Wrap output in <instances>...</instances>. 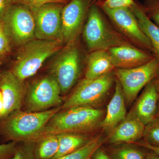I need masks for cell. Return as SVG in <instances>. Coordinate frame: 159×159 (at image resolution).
<instances>
[{
  "mask_svg": "<svg viewBox=\"0 0 159 159\" xmlns=\"http://www.w3.org/2000/svg\"><path fill=\"white\" fill-rule=\"evenodd\" d=\"M60 110V106L41 112L15 111L0 119V134L6 141L35 143L46 124Z\"/></svg>",
  "mask_w": 159,
  "mask_h": 159,
  "instance_id": "obj_1",
  "label": "cell"
},
{
  "mask_svg": "<svg viewBox=\"0 0 159 159\" xmlns=\"http://www.w3.org/2000/svg\"><path fill=\"white\" fill-rule=\"evenodd\" d=\"M104 117V111L91 107H75L60 110L46 124L38 141L50 134H87L99 127Z\"/></svg>",
  "mask_w": 159,
  "mask_h": 159,
  "instance_id": "obj_2",
  "label": "cell"
},
{
  "mask_svg": "<svg viewBox=\"0 0 159 159\" xmlns=\"http://www.w3.org/2000/svg\"><path fill=\"white\" fill-rule=\"evenodd\" d=\"M82 31L83 38L89 53L133 45L111 25L96 2L90 8Z\"/></svg>",
  "mask_w": 159,
  "mask_h": 159,
  "instance_id": "obj_3",
  "label": "cell"
},
{
  "mask_svg": "<svg viewBox=\"0 0 159 159\" xmlns=\"http://www.w3.org/2000/svg\"><path fill=\"white\" fill-rule=\"evenodd\" d=\"M63 44L58 40H31L21 46L10 70L25 81L36 74L46 60L62 48Z\"/></svg>",
  "mask_w": 159,
  "mask_h": 159,
  "instance_id": "obj_4",
  "label": "cell"
},
{
  "mask_svg": "<svg viewBox=\"0 0 159 159\" xmlns=\"http://www.w3.org/2000/svg\"><path fill=\"white\" fill-rule=\"evenodd\" d=\"M51 67V74L58 83L61 94L75 85L81 74L82 57L78 38L66 44L58 52Z\"/></svg>",
  "mask_w": 159,
  "mask_h": 159,
  "instance_id": "obj_5",
  "label": "cell"
},
{
  "mask_svg": "<svg viewBox=\"0 0 159 159\" xmlns=\"http://www.w3.org/2000/svg\"><path fill=\"white\" fill-rule=\"evenodd\" d=\"M116 78L114 71L95 79L84 78L61 106V110L78 106L96 107L105 98Z\"/></svg>",
  "mask_w": 159,
  "mask_h": 159,
  "instance_id": "obj_6",
  "label": "cell"
},
{
  "mask_svg": "<svg viewBox=\"0 0 159 159\" xmlns=\"http://www.w3.org/2000/svg\"><path fill=\"white\" fill-rule=\"evenodd\" d=\"M61 93L58 83L51 74L34 81L27 90L26 111L41 112L60 106Z\"/></svg>",
  "mask_w": 159,
  "mask_h": 159,
  "instance_id": "obj_7",
  "label": "cell"
},
{
  "mask_svg": "<svg viewBox=\"0 0 159 159\" xmlns=\"http://www.w3.org/2000/svg\"><path fill=\"white\" fill-rule=\"evenodd\" d=\"M115 76L124 93L126 105L136 99L142 89L159 74V62L155 58L143 65L129 69H115Z\"/></svg>",
  "mask_w": 159,
  "mask_h": 159,
  "instance_id": "obj_8",
  "label": "cell"
},
{
  "mask_svg": "<svg viewBox=\"0 0 159 159\" xmlns=\"http://www.w3.org/2000/svg\"><path fill=\"white\" fill-rule=\"evenodd\" d=\"M2 22L11 43L22 46L36 39L34 16L28 6L13 4Z\"/></svg>",
  "mask_w": 159,
  "mask_h": 159,
  "instance_id": "obj_9",
  "label": "cell"
},
{
  "mask_svg": "<svg viewBox=\"0 0 159 159\" xmlns=\"http://www.w3.org/2000/svg\"><path fill=\"white\" fill-rule=\"evenodd\" d=\"M100 8L117 31L133 45L153 54L150 41L142 31L130 8Z\"/></svg>",
  "mask_w": 159,
  "mask_h": 159,
  "instance_id": "obj_10",
  "label": "cell"
},
{
  "mask_svg": "<svg viewBox=\"0 0 159 159\" xmlns=\"http://www.w3.org/2000/svg\"><path fill=\"white\" fill-rule=\"evenodd\" d=\"M61 3H51L31 7L35 23V38L62 42Z\"/></svg>",
  "mask_w": 159,
  "mask_h": 159,
  "instance_id": "obj_11",
  "label": "cell"
},
{
  "mask_svg": "<svg viewBox=\"0 0 159 159\" xmlns=\"http://www.w3.org/2000/svg\"><path fill=\"white\" fill-rule=\"evenodd\" d=\"M96 0H70L61 12L62 39L64 43L79 37L90 8Z\"/></svg>",
  "mask_w": 159,
  "mask_h": 159,
  "instance_id": "obj_12",
  "label": "cell"
},
{
  "mask_svg": "<svg viewBox=\"0 0 159 159\" xmlns=\"http://www.w3.org/2000/svg\"><path fill=\"white\" fill-rule=\"evenodd\" d=\"M0 91L4 100V109L0 115V119H2L21 110L27 90L24 81L17 78L11 70H8L0 73Z\"/></svg>",
  "mask_w": 159,
  "mask_h": 159,
  "instance_id": "obj_13",
  "label": "cell"
},
{
  "mask_svg": "<svg viewBox=\"0 0 159 159\" xmlns=\"http://www.w3.org/2000/svg\"><path fill=\"white\" fill-rule=\"evenodd\" d=\"M107 51L116 69L134 68L155 58L152 53L133 45L115 47Z\"/></svg>",
  "mask_w": 159,
  "mask_h": 159,
  "instance_id": "obj_14",
  "label": "cell"
},
{
  "mask_svg": "<svg viewBox=\"0 0 159 159\" xmlns=\"http://www.w3.org/2000/svg\"><path fill=\"white\" fill-rule=\"evenodd\" d=\"M145 125L130 111L125 119L109 134V144H134L143 139Z\"/></svg>",
  "mask_w": 159,
  "mask_h": 159,
  "instance_id": "obj_15",
  "label": "cell"
},
{
  "mask_svg": "<svg viewBox=\"0 0 159 159\" xmlns=\"http://www.w3.org/2000/svg\"><path fill=\"white\" fill-rule=\"evenodd\" d=\"M159 101V94L153 80L145 86L130 111L145 126L157 116Z\"/></svg>",
  "mask_w": 159,
  "mask_h": 159,
  "instance_id": "obj_16",
  "label": "cell"
},
{
  "mask_svg": "<svg viewBox=\"0 0 159 159\" xmlns=\"http://www.w3.org/2000/svg\"><path fill=\"white\" fill-rule=\"evenodd\" d=\"M124 93L119 80L116 78L113 96L107 106L106 114L99 127L110 133L127 115Z\"/></svg>",
  "mask_w": 159,
  "mask_h": 159,
  "instance_id": "obj_17",
  "label": "cell"
},
{
  "mask_svg": "<svg viewBox=\"0 0 159 159\" xmlns=\"http://www.w3.org/2000/svg\"><path fill=\"white\" fill-rule=\"evenodd\" d=\"M115 69L107 50L93 51L87 57L84 78L96 79L112 72Z\"/></svg>",
  "mask_w": 159,
  "mask_h": 159,
  "instance_id": "obj_18",
  "label": "cell"
},
{
  "mask_svg": "<svg viewBox=\"0 0 159 159\" xmlns=\"http://www.w3.org/2000/svg\"><path fill=\"white\" fill-rule=\"evenodd\" d=\"M130 9L136 18L139 26L150 41L155 57L159 62V28L147 16L142 5L135 1Z\"/></svg>",
  "mask_w": 159,
  "mask_h": 159,
  "instance_id": "obj_19",
  "label": "cell"
},
{
  "mask_svg": "<svg viewBox=\"0 0 159 159\" xmlns=\"http://www.w3.org/2000/svg\"><path fill=\"white\" fill-rule=\"evenodd\" d=\"M57 135L59 139V148L52 159L58 158L77 150L93 139V137L85 134L62 133Z\"/></svg>",
  "mask_w": 159,
  "mask_h": 159,
  "instance_id": "obj_20",
  "label": "cell"
},
{
  "mask_svg": "<svg viewBox=\"0 0 159 159\" xmlns=\"http://www.w3.org/2000/svg\"><path fill=\"white\" fill-rule=\"evenodd\" d=\"M59 148L57 134H50L43 137L35 143L34 151L37 159H52Z\"/></svg>",
  "mask_w": 159,
  "mask_h": 159,
  "instance_id": "obj_21",
  "label": "cell"
},
{
  "mask_svg": "<svg viewBox=\"0 0 159 159\" xmlns=\"http://www.w3.org/2000/svg\"><path fill=\"white\" fill-rule=\"evenodd\" d=\"M111 148L108 153L111 159H145V153L132 144H120Z\"/></svg>",
  "mask_w": 159,
  "mask_h": 159,
  "instance_id": "obj_22",
  "label": "cell"
},
{
  "mask_svg": "<svg viewBox=\"0 0 159 159\" xmlns=\"http://www.w3.org/2000/svg\"><path fill=\"white\" fill-rule=\"evenodd\" d=\"M105 140L102 137L93 138L90 141L77 150L56 159H91L95 152L101 147Z\"/></svg>",
  "mask_w": 159,
  "mask_h": 159,
  "instance_id": "obj_23",
  "label": "cell"
},
{
  "mask_svg": "<svg viewBox=\"0 0 159 159\" xmlns=\"http://www.w3.org/2000/svg\"><path fill=\"white\" fill-rule=\"evenodd\" d=\"M143 139L151 145L159 146V116L145 125Z\"/></svg>",
  "mask_w": 159,
  "mask_h": 159,
  "instance_id": "obj_24",
  "label": "cell"
},
{
  "mask_svg": "<svg viewBox=\"0 0 159 159\" xmlns=\"http://www.w3.org/2000/svg\"><path fill=\"white\" fill-rule=\"evenodd\" d=\"M34 142H24L17 146L11 159H37L34 151Z\"/></svg>",
  "mask_w": 159,
  "mask_h": 159,
  "instance_id": "obj_25",
  "label": "cell"
},
{
  "mask_svg": "<svg viewBox=\"0 0 159 159\" xmlns=\"http://www.w3.org/2000/svg\"><path fill=\"white\" fill-rule=\"evenodd\" d=\"M142 6L147 16L159 28V0H145Z\"/></svg>",
  "mask_w": 159,
  "mask_h": 159,
  "instance_id": "obj_26",
  "label": "cell"
},
{
  "mask_svg": "<svg viewBox=\"0 0 159 159\" xmlns=\"http://www.w3.org/2000/svg\"><path fill=\"white\" fill-rule=\"evenodd\" d=\"M134 2V0H104L102 2L97 3L100 8L116 9L130 8Z\"/></svg>",
  "mask_w": 159,
  "mask_h": 159,
  "instance_id": "obj_27",
  "label": "cell"
},
{
  "mask_svg": "<svg viewBox=\"0 0 159 159\" xmlns=\"http://www.w3.org/2000/svg\"><path fill=\"white\" fill-rule=\"evenodd\" d=\"M11 44L5 31L2 21H0V58L6 57L10 53Z\"/></svg>",
  "mask_w": 159,
  "mask_h": 159,
  "instance_id": "obj_28",
  "label": "cell"
},
{
  "mask_svg": "<svg viewBox=\"0 0 159 159\" xmlns=\"http://www.w3.org/2000/svg\"><path fill=\"white\" fill-rule=\"evenodd\" d=\"M69 0H12L13 4H20L31 7H38L51 3H58L63 4L68 2Z\"/></svg>",
  "mask_w": 159,
  "mask_h": 159,
  "instance_id": "obj_29",
  "label": "cell"
},
{
  "mask_svg": "<svg viewBox=\"0 0 159 159\" xmlns=\"http://www.w3.org/2000/svg\"><path fill=\"white\" fill-rule=\"evenodd\" d=\"M17 143L11 142L0 145V159H11L16 149Z\"/></svg>",
  "mask_w": 159,
  "mask_h": 159,
  "instance_id": "obj_30",
  "label": "cell"
},
{
  "mask_svg": "<svg viewBox=\"0 0 159 159\" xmlns=\"http://www.w3.org/2000/svg\"><path fill=\"white\" fill-rule=\"evenodd\" d=\"M12 0H0V21H3L11 6L13 5Z\"/></svg>",
  "mask_w": 159,
  "mask_h": 159,
  "instance_id": "obj_31",
  "label": "cell"
},
{
  "mask_svg": "<svg viewBox=\"0 0 159 159\" xmlns=\"http://www.w3.org/2000/svg\"><path fill=\"white\" fill-rule=\"evenodd\" d=\"M134 144L137 145L138 146H140V147H143L145 149H148L150 151L152 152L159 156V146H153V145L148 144L147 142H144V141L142 142H137Z\"/></svg>",
  "mask_w": 159,
  "mask_h": 159,
  "instance_id": "obj_32",
  "label": "cell"
},
{
  "mask_svg": "<svg viewBox=\"0 0 159 159\" xmlns=\"http://www.w3.org/2000/svg\"><path fill=\"white\" fill-rule=\"evenodd\" d=\"M91 159H111L107 152L102 149L101 147H99L95 152Z\"/></svg>",
  "mask_w": 159,
  "mask_h": 159,
  "instance_id": "obj_33",
  "label": "cell"
},
{
  "mask_svg": "<svg viewBox=\"0 0 159 159\" xmlns=\"http://www.w3.org/2000/svg\"><path fill=\"white\" fill-rule=\"evenodd\" d=\"M145 159H159V156L150 151L145 153Z\"/></svg>",
  "mask_w": 159,
  "mask_h": 159,
  "instance_id": "obj_34",
  "label": "cell"
},
{
  "mask_svg": "<svg viewBox=\"0 0 159 159\" xmlns=\"http://www.w3.org/2000/svg\"><path fill=\"white\" fill-rule=\"evenodd\" d=\"M3 109H4V100L2 94V92L0 91V115L2 112Z\"/></svg>",
  "mask_w": 159,
  "mask_h": 159,
  "instance_id": "obj_35",
  "label": "cell"
},
{
  "mask_svg": "<svg viewBox=\"0 0 159 159\" xmlns=\"http://www.w3.org/2000/svg\"><path fill=\"white\" fill-rule=\"evenodd\" d=\"M155 85L156 86L157 90L159 94V74L157 76V77L154 79Z\"/></svg>",
  "mask_w": 159,
  "mask_h": 159,
  "instance_id": "obj_36",
  "label": "cell"
},
{
  "mask_svg": "<svg viewBox=\"0 0 159 159\" xmlns=\"http://www.w3.org/2000/svg\"><path fill=\"white\" fill-rule=\"evenodd\" d=\"M157 116H159V101L158 102V105L157 113Z\"/></svg>",
  "mask_w": 159,
  "mask_h": 159,
  "instance_id": "obj_37",
  "label": "cell"
},
{
  "mask_svg": "<svg viewBox=\"0 0 159 159\" xmlns=\"http://www.w3.org/2000/svg\"><path fill=\"white\" fill-rule=\"evenodd\" d=\"M96 1L97 2H102L104 0H96Z\"/></svg>",
  "mask_w": 159,
  "mask_h": 159,
  "instance_id": "obj_38",
  "label": "cell"
}]
</instances>
